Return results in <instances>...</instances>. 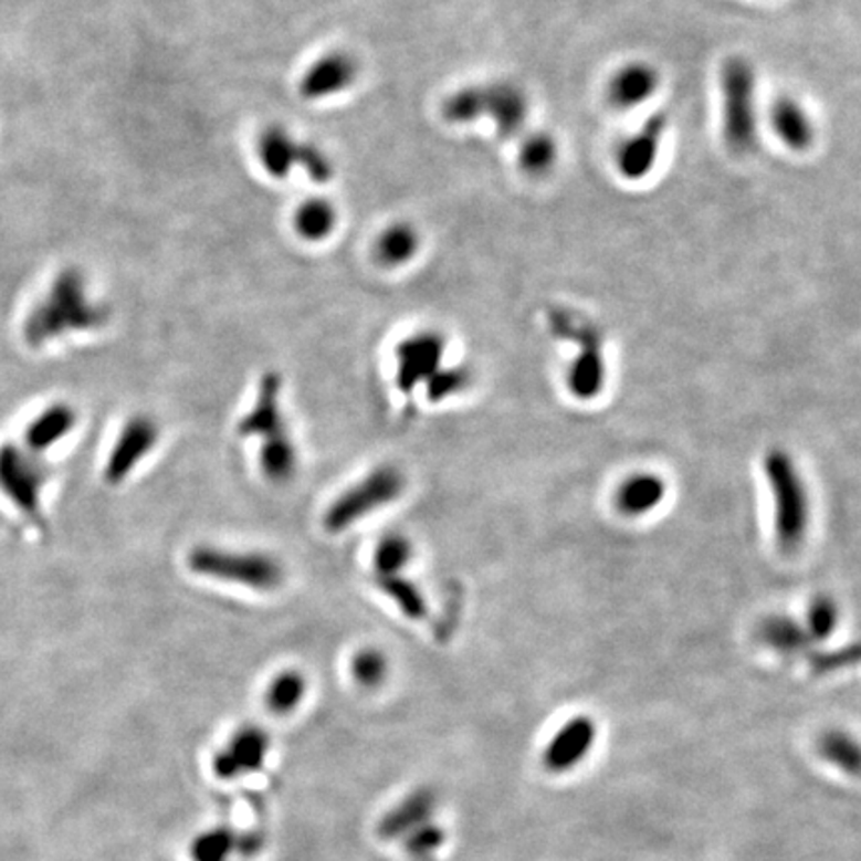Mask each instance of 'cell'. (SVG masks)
Here are the masks:
<instances>
[{
  "instance_id": "obj_1",
  "label": "cell",
  "mask_w": 861,
  "mask_h": 861,
  "mask_svg": "<svg viewBox=\"0 0 861 861\" xmlns=\"http://www.w3.org/2000/svg\"><path fill=\"white\" fill-rule=\"evenodd\" d=\"M108 317V307L92 300L82 270L64 267L27 315L22 337L29 347L39 349L66 335L101 329Z\"/></svg>"
},
{
  "instance_id": "obj_2",
  "label": "cell",
  "mask_w": 861,
  "mask_h": 861,
  "mask_svg": "<svg viewBox=\"0 0 861 861\" xmlns=\"http://www.w3.org/2000/svg\"><path fill=\"white\" fill-rule=\"evenodd\" d=\"M722 136L734 154H750L758 146V76L744 56H729L720 71Z\"/></svg>"
},
{
  "instance_id": "obj_3",
  "label": "cell",
  "mask_w": 861,
  "mask_h": 861,
  "mask_svg": "<svg viewBox=\"0 0 861 861\" xmlns=\"http://www.w3.org/2000/svg\"><path fill=\"white\" fill-rule=\"evenodd\" d=\"M764 471L774 498V531L778 547L784 553H794L800 548L810 525L808 489L794 459L781 449H771L766 455Z\"/></svg>"
},
{
  "instance_id": "obj_4",
  "label": "cell",
  "mask_w": 861,
  "mask_h": 861,
  "mask_svg": "<svg viewBox=\"0 0 861 861\" xmlns=\"http://www.w3.org/2000/svg\"><path fill=\"white\" fill-rule=\"evenodd\" d=\"M548 324L553 334L577 344L580 349L568 369V389L582 401L595 399L607 381L602 335L587 319L563 307L548 312Z\"/></svg>"
},
{
  "instance_id": "obj_5",
  "label": "cell",
  "mask_w": 861,
  "mask_h": 861,
  "mask_svg": "<svg viewBox=\"0 0 861 861\" xmlns=\"http://www.w3.org/2000/svg\"><path fill=\"white\" fill-rule=\"evenodd\" d=\"M188 567L200 577L254 588V590H274L284 582L282 563L265 553L196 547L188 555Z\"/></svg>"
},
{
  "instance_id": "obj_6",
  "label": "cell",
  "mask_w": 861,
  "mask_h": 861,
  "mask_svg": "<svg viewBox=\"0 0 861 861\" xmlns=\"http://www.w3.org/2000/svg\"><path fill=\"white\" fill-rule=\"evenodd\" d=\"M403 491L406 475L397 466H377L329 505L324 515L325 531L332 535L344 533L361 518L376 513L377 508L391 505L403 495Z\"/></svg>"
},
{
  "instance_id": "obj_7",
  "label": "cell",
  "mask_w": 861,
  "mask_h": 861,
  "mask_svg": "<svg viewBox=\"0 0 861 861\" xmlns=\"http://www.w3.org/2000/svg\"><path fill=\"white\" fill-rule=\"evenodd\" d=\"M51 481V469L24 445H0V493L14 508L32 521L42 523V493Z\"/></svg>"
},
{
  "instance_id": "obj_8",
  "label": "cell",
  "mask_w": 861,
  "mask_h": 861,
  "mask_svg": "<svg viewBox=\"0 0 861 861\" xmlns=\"http://www.w3.org/2000/svg\"><path fill=\"white\" fill-rule=\"evenodd\" d=\"M258 158L270 178L284 180L295 166H302L314 182H329L334 166L314 144L297 143L280 126L267 128L258 140Z\"/></svg>"
},
{
  "instance_id": "obj_9",
  "label": "cell",
  "mask_w": 861,
  "mask_h": 861,
  "mask_svg": "<svg viewBox=\"0 0 861 861\" xmlns=\"http://www.w3.org/2000/svg\"><path fill=\"white\" fill-rule=\"evenodd\" d=\"M160 439V429L153 417L134 416L122 426L111 453L106 456L102 476L106 485L118 486L133 475Z\"/></svg>"
},
{
  "instance_id": "obj_10",
  "label": "cell",
  "mask_w": 861,
  "mask_h": 861,
  "mask_svg": "<svg viewBox=\"0 0 861 861\" xmlns=\"http://www.w3.org/2000/svg\"><path fill=\"white\" fill-rule=\"evenodd\" d=\"M445 337L439 332L409 335L396 347V386L409 396L417 386H426L429 377L443 367Z\"/></svg>"
},
{
  "instance_id": "obj_11",
  "label": "cell",
  "mask_w": 861,
  "mask_h": 861,
  "mask_svg": "<svg viewBox=\"0 0 861 861\" xmlns=\"http://www.w3.org/2000/svg\"><path fill=\"white\" fill-rule=\"evenodd\" d=\"M473 112L476 118H491L497 133L511 138L521 133L528 118V101L525 92L511 82H495L486 86H473Z\"/></svg>"
},
{
  "instance_id": "obj_12",
  "label": "cell",
  "mask_w": 861,
  "mask_h": 861,
  "mask_svg": "<svg viewBox=\"0 0 861 861\" xmlns=\"http://www.w3.org/2000/svg\"><path fill=\"white\" fill-rule=\"evenodd\" d=\"M272 748L267 732L260 726H242L222 750L213 756L212 770L220 780H238L264 766Z\"/></svg>"
},
{
  "instance_id": "obj_13",
  "label": "cell",
  "mask_w": 861,
  "mask_h": 861,
  "mask_svg": "<svg viewBox=\"0 0 861 861\" xmlns=\"http://www.w3.org/2000/svg\"><path fill=\"white\" fill-rule=\"evenodd\" d=\"M669 130V116L664 112L652 114L649 120L632 134L617 150V168L624 180H644L659 162L664 134Z\"/></svg>"
},
{
  "instance_id": "obj_14",
  "label": "cell",
  "mask_w": 861,
  "mask_h": 861,
  "mask_svg": "<svg viewBox=\"0 0 861 861\" xmlns=\"http://www.w3.org/2000/svg\"><path fill=\"white\" fill-rule=\"evenodd\" d=\"M597 741V724L588 716H575L550 738L543 762L555 774L573 770L588 756Z\"/></svg>"
},
{
  "instance_id": "obj_15",
  "label": "cell",
  "mask_w": 861,
  "mask_h": 861,
  "mask_svg": "<svg viewBox=\"0 0 861 861\" xmlns=\"http://www.w3.org/2000/svg\"><path fill=\"white\" fill-rule=\"evenodd\" d=\"M357 78V62L347 52L324 54L305 71L300 94L305 101H324L347 91Z\"/></svg>"
},
{
  "instance_id": "obj_16",
  "label": "cell",
  "mask_w": 861,
  "mask_h": 861,
  "mask_svg": "<svg viewBox=\"0 0 861 861\" xmlns=\"http://www.w3.org/2000/svg\"><path fill=\"white\" fill-rule=\"evenodd\" d=\"M435 810V791L426 786L416 788L384 813V818L377 823V836L386 841L403 840L411 831L433 821Z\"/></svg>"
},
{
  "instance_id": "obj_17",
  "label": "cell",
  "mask_w": 861,
  "mask_h": 861,
  "mask_svg": "<svg viewBox=\"0 0 861 861\" xmlns=\"http://www.w3.org/2000/svg\"><path fill=\"white\" fill-rule=\"evenodd\" d=\"M659 69L647 61H632L622 64L608 82V101L619 111H630L642 106L659 92Z\"/></svg>"
},
{
  "instance_id": "obj_18",
  "label": "cell",
  "mask_w": 861,
  "mask_h": 861,
  "mask_svg": "<svg viewBox=\"0 0 861 861\" xmlns=\"http://www.w3.org/2000/svg\"><path fill=\"white\" fill-rule=\"evenodd\" d=\"M280 393H282V377L274 371L265 374L260 379L254 407L238 423V433L242 437H260V439H270L285 433Z\"/></svg>"
},
{
  "instance_id": "obj_19",
  "label": "cell",
  "mask_w": 861,
  "mask_h": 861,
  "mask_svg": "<svg viewBox=\"0 0 861 861\" xmlns=\"http://www.w3.org/2000/svg\"><path fill=\"white\" fill-rule=\"evenodd\" d=\"M771 133L791 153H808L816 143V124L810 112L794 96L784 94L770 108Z\"/></svg>"
},
{
  "instance_id": "obj_20",
  "label": "cell",
  "mask_w": 861,
  "mask_h": 861,
  "mask_svg": "<svg viewBox=\"0 0 861 861\" xmlns=\"http://www.w3.org/2000/svg\"><path fill=\"white\" fill-rule=\"evenodd\" d=\"M78 426V411L71 403H51L41 413L32 417L22 435V445L34 455L42 456L52 447L59 445L62 439L71 435Z\"/></svg>"
},
{
  "instance_id": "obj_21",
  "label": "cell",
  "mask_w": 861,
  "mask_h": 861,
  "mask_svg": "<svg viewBox=\"0 0 861 861\" xmlns=\"http://www.w3.org/2000/svg\"><path fill=\"white\" fill-rule=\"evenodd\" d=\"M666 498V481L654 473L629 476L617 491V507L627 517H642L662 505Z\"/></svg>"
},
{
  "instance_id": "obj_22",
  "label": "cell",
  "mask_w": 861,
  "mask_h": 861,
  "mask_svg": "<svg viewBox=\"0 0 861 861\" xmlns=\"http://www.w3.org/2000/svg\"><path fill=\"white\" fill-rule=\"evenodd\" d=\"M419 250V233L409 223H393L381 232L376 242V258L386 267H397L413 260Z\"/></svg>"
},
{
  "instance_id": "obj_23",
  "label": "cell",
  "mask_w": 861,
  "mask_h": 861,
  "mask_svg": "<svg viewBox=\"0 0 861 861\" xmlns=\"http://www.w3.org/2000/svg\"><path fill=\"white\" fill-rule=\"evenodd\" d=\"M260 466L270 483H287L297 469V451L292 439L285 433L264 439L260 451Z\"/></svg>"
},
{
  "instance_id": "obj_24",
  "label": "cell",
  "mask_w": 861,
  "mask_h": 861,
  "mask_svg": "<svg viewBox=\"0 0 861 861\" xmlns=\"http://www.w3.org/2000/svg\"><path fill=\"white\" fill-rule=\"evenodd\" d=\"M821 758L846 771L848 776H861V742L843 729H828L820 738Z\"/></svg>"
},
{
  "instance_id": "obj_25",
  "label": "cell",
  "mask_w": 861,
  "mask_h": 861,
  "mask_svg": "<svg viewBox=\"0 0 861 861\" xmlns=\"http://www.w3.org/2000/svg\"><path fill=\"white\" fill-rule=\"evenodd\" d=\"M305 694H307V680L304 674L297 670H285L280 672L265 689V706L277 716L292 714L304 702Z\"/></svg>"
},
{
  "instance_id": "obj_26",
  "label": "cell",
  "mask_w": 861,
  "mask_h": 861,
  "mask_svg": "<svg viewBox=\"0 0 861 861\" xmlns=\"http://www.w3.org/2000/svg\"><path fill=\"white\" fill-rule=\"evenodd\" d=\"M335 223H337V212H335L334 206L322 198H314V200L302 203L294 216L295 232L300 233L307 242L325 240L329 233L334 232Z\"/></svg>"
},
{
  "instance_id": "obj_27",
  "label": "cell",
  "mask_w": 861,
  "mask_h": 861,
  "mask_svg": "<svg viewBox=\"0 0 861 861\" xmlns=\"http://www.w3.org/2000/svg\"><path fill=\"white\" fill-rule=\"evenodd\" d=\"M377 587L386 595L399 612L409 620H423L427 617V600L423 592L409 578L401 575L377 577Z\"/></svg>"
},
{
  "instance_id": "obj_28",
  "label": "cell",
  "mask_w": 861,
  "mask_h": 861,
  "mask_svg": "<svg viewBox=\"0 0 861 861\" xmlns=\"http://www.w3.org/2000/svg\"><path fill=\"white\" fill-rule=\"evenodd\" d=\"M760 639L770 647V649L784 652V654H794L808 647L810 634L806 627L798 624L790 617H770L760 624Z\"/></svg>"
},
{
  "instance_id": "obj_29",
  "label": "cell",
  "mask_w": 861,
  "mask_h": 861,
  "mask_svg": "<svg viewBox=\"0 0 861 861\" xmlns=\"http://www.w3.org/2000/svg\"><path fill=\"white\" fill-rule=\"evenodd\" d=\"M558 146L547 133L531 134L518 148V166L528 176H545L555 168Z\"/></svg>"
},
{
  "instance_id": "obj_30",
  "label": "cell",
  "mask_w": 861,
  "mask_h": 861,
  "mask_svg": "<svg viewBox=\"0 0 861 861\" xmlns=\"http://www.w3.org/2000/svg\"><path fill=\"white\" fill-rule=\"evenodd\" d=\"M411 558H413V545L409 538L399 535V533L386 535L377 543L376 553H374L376 577L401 575L403 568L411 563Z\"/></svg>"
},
{
  "instance_id": "obj_31",
  "label": "cell",
  "mask_w": 861,
  "mask_h": 861,
  "mask_svg": "<svg viewBox=\"0 0 861 861\" xmlns=\"http://www.w3.org/2000/svg\"><path fill=\"white\" fill-rule=\"evenodd\" d=\"M240 833L230 828H212L202 831L190 846L193 861H228L233 851H238Z\"/></svg>"
},
{
  "instance_id": "obj_32",
  "label": "cell",
  "mask_w": 861,
  "mask_h": 861,
  "mask_svg": "<svg viewBox=\"0 0 861 861\" xmlns=\"http://www.w3.org/2000/svg\"><path fill=\"white\" fill-rule=\"evenodd\" d=\"M471 381H473V374L465 365L441 367L426 384L427 399L431 403L445 401L449 397L465 391L466 387L471 386Z\"/></svg>"
},
{
  "instance_id": "obj_33",
  "label": "cell",
  "mask_w": 861,
  "mask_h": 861,
  "mask_svg": "<svg viewBox=\"0 0 861 861\" xmlns=\"http://www.w3.org/2000/svg\"><path fill=\"white\" fill-rule=\"evenodd\" d=\"M389 672L387 657L377 649H361L351 660V676L364 689L381 686Z\"/></svg>"
},
{
  "instance_id": "obj_34",
  "label": "cell",
  "mask_w": 861,
  "mask_h": 861,
  "mask_svg": "<svg viewBox=\"0 0 861 861\" xmlns=\"http://www.w3.org/2000/svg\"><path fill=\"white\" fill-rule=\"evenodd\" d=\"M808 634L811 640H826L831 637L836 629H838V622H840V610L838 605L826 595L813 598L811 600L810 608H808Z\"/></svg>"
},
{
  "instance_id": "obj_35",
  "label": "cell",
  "mask_w": 861,
  "mask_h": 861,
  "mask_svg": "<svg viewBox=\"0 0 861 861\" xmlns=\"http://www.w3.org/2000/svg\"><path fill=\"white\" fill-rule=\"evenodd\" d=\"M447 833L441 826H437L435 821H429L426 826L417 828L416 831H411L407 838H403L406 843V851L417 861L431 860L435 855L437 851L443 848L445 843Z\"/></svg>"
},
{
  "instance_id": "obj_36",
  "label": "cell",
  "mask_w": 861,
  "mask_h": 861,
  "mask_svg": "<svg viewBox=\"0 0 861 861\" xmlns=\"http://www.w3.org/2000/svg\"><path fill=\"white\" fill-rule=\"evenodd\" d=\"M861 662V644H851L846 649L826 652L811 660V666L818 672H830V670L843 669V666H853Z\"/></svg>"
}]
</instances>
